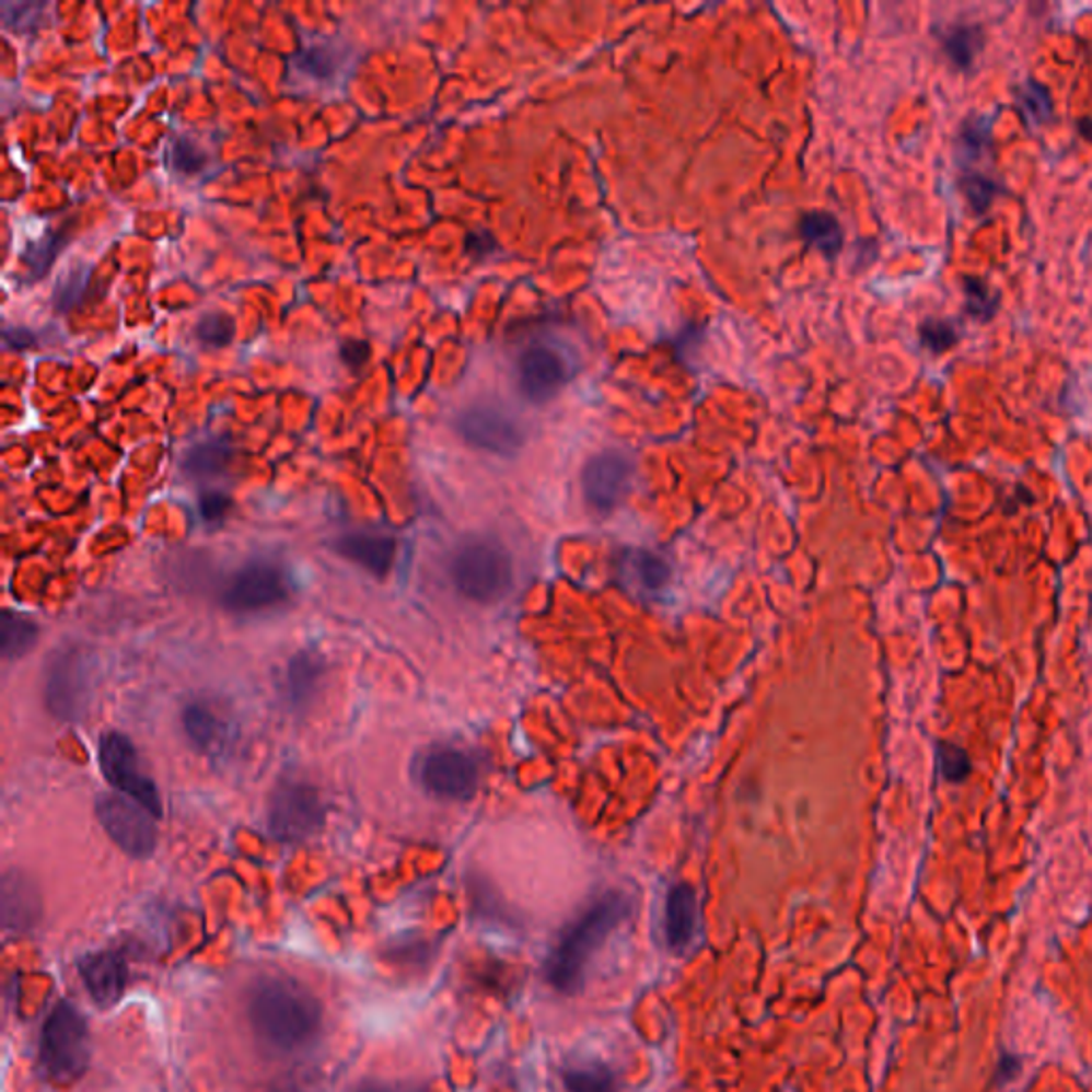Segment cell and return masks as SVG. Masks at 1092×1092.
I'll return each instance as SVG.
<instances>
[{"label":"cell","mask_w":1092,"mask_h":1092,"mask_svg":"<svg viewBox=\"0 0 1092 1092\" xmlns=\"http://www.w3.org/2000/svg\"><path fill=\"white\" fill-rule=\"evenodd\" d=\"M248 1020L254 1035L271 1050L294 1052L316 1039L323 1008L294 979L265 977L251 992Z\"/></svg>","instance_id":"1"},{"label":"cell","mask_w":1092,"mask_h":1092,"mask_svg":"<svg viewBox=\"0 0 1092 1092\" xmlns=\"http://www.w3.org/2000/svg\"><path fill=\"white\" fill-rule=\"evenodd\" d=\"M628 911L630 903L619 892H611L597 898L559 937L557 948L546 961L548 984L566 995L579 992L585 981L589 961L604 945L611 932L621 925Z\"/></svg>","instance_id":"2"},{"label":"cell","mask_w":1092,"mask_h":1092,"mask_svg":"<svg viewBox=\"0 0 1092 1092\" xmlns=\"http://www.w3.org/2000/svg\"><path fill=\"white\" fill-rule=\"evenodd\" d=\"M39 1062L45 1076L58 1084L80 1080L90 1062V1031L84 1015L69 1001H60L43 1024Z\"/></svg>","instance_id":"3"},{"label":"cell","mask_w":1092,"mask_h":1092,"mask_svg":"<svg viewBox=\"0 0 1092 1092\" xmlns=\"http://www.w3.org/2000/svg\"><path fill=\"white\" fill-rule=\"evenodd\" d=\"M451 579L463 597L478 604H491L504 597L512 585L510 555L496 541H467L453 555Z\"/></svg>","instance_id":"4"},{"label":"cell","mask_w":1092,"mask_h":1092,"mask_svg":"<svg viewBox=\"0 0 1092 1092\" xmlns=\"http://www.w3.org/2000/svg\"><path fill=\"white\" fill-rule=\"evenodd\" d=\"M323 824L325 804L312 786L287 781L271 794L267 828L274 839L301 843L316 835Z\"/></svg>","instance_id":"5"},{"label":"cell","mask_w":1092,"mask_h":1092,"mask_svg":"<svg viewBox=\"0 0 1092 1092\" xmlns=\"http://www.w3.org/2000/svg\"><path fill=\"white\" fill-rule=\"evenodd\" d=\"M101 770L107 781L150 811L154 817L163 815V802L154 781L141 770L139 757L135 754L132 743L120 732H109L101 739L98 747Z\"/></svg>","instance_id":"6"},{"label":"cell","mask_w":1092,"mask_h":1092,"mask_svg":"<svg viewBox=\"0 0 1092 1092\" xmlns=\"http://www.w3.org/2000/svg\"><path fill=\"white\" fill-rule=\"evenodd\" d=\"M96 817L112 840L132 858H150L156 849L154 815L135 800L120 794H101Z\"/></svg>","instance_id":"7"},{"label":"cell","mask_w":1092,"mask_h":1092,"mask_svg":"<svg viewBox=\"0 0 1092 1092\" xmlns=\"http://www.w3.org/2000/svg\"><path fill=\"white\" fill-rule=\"evenodd\" d=\"M88 660L78 649H65L49 660L45 674V702L49 713L62 721L80 719L90 689Z\"/></svg>","instance_id":"8"},{"label":"cell","mask_w":1092,"mask_h":1092,"mask_svg":"<svg viewBox=\"0 0 1092 1092\" xmlns=\"http://www.w3.org/2000/svg\"><path fill=\"white\" fill-rule=\"evenodd\" d=\"M289 597V583L274 564H251L242 568L222 591V604L233 613H256L274 608Z\"/></svg>","instance_id":"9"},{"label":"cell","mask_w":1092,"mask_h":1092,"mask_svg":"<svg viewBox=\"0 0 1092 1092\" xmlns=\"http://www.w3.org/2000/svg\"><path fill=\"white\" fill-rule=\"evenodd\" d=\"M457 431L467 444L504 457L519 453L525 442L519 422L504 410L487 404L465 408L457 419Z\"/></svg>","instance_id":"10"},{"label":"cell","mask_w":1092,"mask_h":1092,"mask_svg":"<svg viewBox=\"0 0 1092 1092\" xmlns=\"http://www.w3.org/2000/svg\"><path fill=\"white\" fill-rule=\"evenodd\" d=\"M420 781L440 799L469 800L478 790V766L460 750L440 747L422 759Z\"/></svg>","instance_id":"11"},{"label":"cell","mask_w":1092,"mask_h":1092,"mask_svg":"<svg viewBox=\"0 0 1092 1092\" xmlns=\"http://www.w3.org/2000/svg\"><path fill=\"white\" fill-rule=\"evenodd\" d=\"M634 478V463L621 451H604L583 469V493L597 512H611L626 500Z\"/></svg>","instance_id":"12"},{"label":"cell","mask_w":1092,"mask_h":1092,"mask_svg":"<svg viewBox=\"0 0 1092 1092\" xmlns=\"http://www.w3.org/2000/svg\"><path fill=\"white\" fill-rule=\"evenodd\" d=\"M568 379L570 372L564 357L550 346H530L519 357L516 382L521 393L534 404H543L555 397Z\"/></svg>","instance_id":"13"},{"label":"cell","mask_w":1092,"mask_h":1092,"mask_svg":"<svg viewBox=\"0 0 1092 1092\" xmlns=\"http://www.w3.org/2000/svg\"><path fill=\"white\" fill-rule=\"evenodd\" d=\"M0 922L7 934H26L39 925L43 914L42 892L37 883L18 869L2 875Z\"/></svg>","instance_id":"14"},{"label":"cell","mask_w":1092,"mask_h":1092,"mask_svg":"<svg viewBox=\"0 0 1092 1092\" xmlns=\"http://www.w3.org/2000/svg\"><path fill=\"white\" fill-rule=\"evenodd\" d=\"M80 975L90 999L98 1008H114L127 988V961L114 950L94 952L80 961Z\"/></svg>","instance_id":"15"},{"label":"cell","mask_w":1092,"mask_h":1092,"mask_svg":"<svg viewBox=\"0 0 1092 1092\" xmlns=\"http://www.w3.org/2000/svg\"><path fill=\"white\" fill-rule=\"evenodd\" d=\"M395 541L376 532H352L337 541V550L374 577H386L395 561Z\"/></svg>","instance_id":"16"},{"label":"cell","mask_w":1092,"mask_h":1092,"mask_svg":"<svg viewBox=\"0 0 1092 1092\" xmlns=\"http://www.w3.org/2000/svg\"><path fill=\"white\" fill-rule=\"evenodd\" d=\"M698 925L696 892L687 883H676L666 901V939L674 950H685Z\"/></svg>","instance_id":"17"},{"label":"cell","mask_w":1092,"mask_h":1092,"mask_svg":"<svg viewBox=\"0 0 1092 1092\" xmlns=\"http://www.w3.org/2000/svg\"><path fill=\"white\" fill-rule=\"evenodd\" d=\"M325 664L318 655L301 651L291 658L287 666V698L293 709H305L321 689Z\"/></svg>","instance_id":"18"},{"label":"cell","mask_w":1092,"mask_h":1092,"mask_svg":"<svg viewBox=\"0 0 1092 1092\" xmlns=\"http://www.w3.org/2000/svg\"><path fill=\"white\" fill-rule=\"evenodd\" d=\"M800 235L806 244L830 256H835L843 248V229L839 220L828 211L804 213L800 220Z\"/></svg>","instance_id":"19"},{"label":"cell","mask_w":1092,"mask_h":1092,"mask_svg":"<svg viewBox=\"0 0 1092 1092\" xmlns=\"http://www.w3.org/2000/svg\"><path fill=\"white\" fill-rule=\"evenodd\" d=\"M39 638V628L11 611H4L0 617V651L4 660L22 658L26 651L35 647Z\"/></svg>","instance_id":"20"},{"label":"cell","mask_w":1092,"mask_h":1092,"mask_svg":"<svg viewBox=\"0 0 1092 1092\" xmlns=\"http://www.w3.org/2000/svg\"><path fill=\"white\" fill-rule=\"evenodd\" d=\"M229 462H231V446L222 440H210L188 451L184 460V469L193 478H211L220 476L226 469Z\"/></svg>","instance_id":"21"},{"label":"cell","mask_w":1092,"mask_h":1092,"mask_svg":"<svg viewBox=\"0 0 1092 1092\" xmlns=\"http://www.w3.org/2000/svg\"><path fill=\"white\" fill-rule=\"evenodd\" d=\"M564 1087L568 1092H617L619 1089L615 1073L600 1062L566 1069Z\"/></svg>","instance_id":"22"},{"label":"cell","mask_w":1092,"mask_h":1092,"mask_svg":"<svg viewBox=\"0 0 1092 1092\" xmlns=\"http://www.w3.org/2000/svg\"><path fill=\"white\" fill-rule=\"evenodd\" d=\"M184 730H186V736L201 750H210L211 745H216L218 736H220V721L216 713L211 711L210 707L206 705H188L184 709Z\"/></svg>","instance_id":"23"},{"label":"cell","mask_w":1092,"mask_h":1092,"mask_svg":"<svg viewBox=\"0 0 1092 1092\" xmlns=\"http://www.w3.org/2000/svg\"><path fill=\"white\" fill-rule=\"evenodd\" d=\"M981 45H984V35L977 26H954L943 37L945 54L961 69L971 67V62L975 60Z\"/></svg>","instance_id":"24"},{"label":"cell","mask_w":1092,"mask_h":1092,"mask_svg":"<svg viewBox=\"0 0 1092 1092\" xmlns=\"http://www.w3.org/2000/svg\"><path fill=\"white\" fill-rule=\"evenodd\" d=\"M1018 103L1024 118L1031 125H1042L1052 116L1050 92L1046 90V85L1037 84L1033 80L1018 88Z\"/></svg>","instance_id":"25"},{"label":"cell","mask_w":1092,"mask_h":1092,"mask_svg":"<svg viewBox=\"0 0 1092 1092\" xmlns=\"http://www.w3.org/2000/svg\"><path fill=\"white\" fill-rule=\"evenodd\" d=\"M963 284H965L966 310L971 312V316H975L977 321H990L997 312L999 294L986 284V280L975 276L963 278Z\"/></svg>","instance_id":"26"},{"label":"cell","mask_w":1092,"mask_h":1092,"mask_svg":"<svg viewBox=\"0 0 1092 1092\" xmlns=\"http://www.w3.org/2000/svg\"><path fill=\"white\" fill-rule=\"evenodd\" d=\"M631 570L636 572V579L640 585L647 589H662L671 579V568L669 564L653 555V553H636L631 561Z\"/></svg>","instance_id":"27"},{"label":"cell","mask_w":1092,"mask_h":1092,"mask_svg":"<svg viewBox=\"0 0 1092 1092\" xmlns=\"http://www.w3.org/2000/svg\"><path fill=\"white\" fill-rule=\"evenodd\" d=\"M988 146H990V120L986 116L968 118L959 135L961 154L966 159H977Z\"/></svg>","instance_id":"28"},{"label":"cell","mask_w":1092,"mask_h":1092,"mask_svg":"<svg viewBox=\"0 0 1092 1092\" xmlns=\"http://www.w3.org/2000/svg\"><path fill=\"white\" fill-rule=\"evenodd\" d=\"M233 336H235V323L222 312L206 314L197 325L199 341H204L210 348L226 346Z\"/></svg>","instance_id":"29"},{"label":"cell","mask_w":1092,"mask_h":1092,"mask_svg":"<svg viewBox=\"0 0 1092 1092\" xmlns=\"http://www.w3.org/2000/svg\"><path fill=\"white\" fill-rule=\"evenodd\" d=\"M961 188L965 193L966 201L971 204V208L981 213V211L988 210L995 195H997V184L981 175V173H968L963 179H961Z\"/></svg>","instance_id":"30"},{"label":"cell","mask_w":1092,"mask_h":1092,"mask_svg":"<svg viewBox=\"0 0 1092 1092\" xmlns=\"http://www.w3.org/2000/svg\"><path fill=\"white\" fill-rule=\"evenodd\" d=\"M920 339L925 344L926 348H930L932 352H943L948 348H952L959 339V332L952 323L948 321H926L920 327Z\"/></svg>","instance_id":"31"},{"label":"cell","mask_w":1092,"mask_h":1092,"mask_svg":"<svg viewBox=\"0 0 1092 1092\" xmlns=\"http://www.w3.org/2000/svg\"><path fill=\"white\" fill-rule=\"evenodd\" d=\"M85 282H88L85 267H73L71 271H67L62 276L58 289H56V297H54L56 307L58 310H67L73 303H78L82 299V294H84Z\"/></svg>","instance_id":"32"},{"label":"cell","mask_w":1092,"mask_h":1092,"mask_svg":"<svg viewBox=\"0 0 1092 1092\" xmlns=\"http://www.w3.org/2000/svg\"><path fill=\"white\" fill-rule=\"evenodd\" d=\"M939 768L948 781H965L971 772V762L965 752L956 745L941 743L939 745Z\"/></svg>","instance_id":"33"},{"label":"cell","mask_w":1092,"mask_h":1092,"mask_svg":"<svg viewBox=\"0 0 1092 1092\" xmlns=\"http://www.w3.org/2000/svg\"><path fill=\"white\" fill-rule=\"evenodd\" d=\"M62 244H65V240H62L60 235H49V237H45V240L37 242V244L33 246V251H31V253L26 254V263L31 265V269H33L37 276H43V274L49 269V265L54 263V258H56L58 251L62 248Z\"/></svg>","instance_id":"34"},{"label":"cell","mask_w":1092,"mask_h":1092,"mask_svg":"<svg viewBox=\"0 0 1092 1092\" xmlns=\"http://www.w3.org/2000/svg\"><path fill=\"white\" fill-rule=\"evenodd\" d=\"M171 163L173 167L177 171H184V173H197L199 169L204 167L206 159L204 154L186 139H177L173 143V150H171Z\"/></svg>","instance_id":"35"},{"label":"cell","mask_w":1092,"mask_h":1092,"mask_svg":"<svg viewBox=\"0 0 1092 1092\" xmlns=\"http://www.w3.org/2000/svg\"><path fill=\"white\" fill-rule=\"evenodd\" d=\"M339 357L350 370H359L370 359V344L363 339L344 341L339 348Z\"/></svg>","instance_id":"36"},{"label":"cell","mask_w":1092,"mask_h":1092,"mask_svg":"<svg viewBox=\"0 0 1092 1092\" xmlns=\"http://www.w3.org/2000/svg\"><path fill=\"white\" fill-rule=\"evenodd\" d=\"M229 498L224 493H218V491H210L206 496H201L199 500V508H201V514L206 521L210 523H216V521H222L226 510H229Z\"/></svg>","instance_id":"37"},{"label":"cell","mask_w":1092,"mask_h":1092,"mask_svg":"<svg viewBox=\"0 0 1092 1092\" xmlns=\"http://www.w3.org/2000/svg\"><path fill=\"white\" fill-rule=\"evenodd\" d=\"M357 1092H419L410 1087H399V1084H384V1082H370L363 1084Z\"/></svg>","instance_id":"38"},{"label":"cell","mask_w":1092,"mask_h":1092,"mask_svg":"<svg viewBox=\"0 0 1092 1092\" xmlns=\"http://www.w3.org/2000/svg\"><path fill=\"white\" fill-rule=\"evenodd\" d=\"M1078 128H1080L1082 137H1087L1089 141H1092V116H1087V118H1082V120H1080V125H1078Z\"/></svg>","instance_id":"39"}]
</instances>
